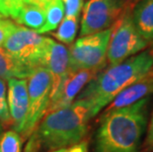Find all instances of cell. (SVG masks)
Here are the masks:
<instances>
[{"mask_svg": "<svg viewBox=\"0 0 153 152\" xmlns=\"http://www.w3.org/2000/svg\"><path fill=\"white\" fill-rule=\"evenodd\" d=\"M150 44H151V46H153V41H152V43H151Z\"/></svg>", "mask_w": 153, "mask_h": 152, "instance_id": "f1b7e54d", "label": "cell"}, {"mask_svg": "<svg viewBox=\"0 0 153 152\" xmlns=\"http://www.w3.org/2000/svg\"><path fill=\"white\" fill-rule=\"evenodd\" d=\"M91 108L87 99H76L69 106L47 113L34 131L39 144L57 150L79 143L85 137L88 122L92 119Z\"/></svg>", "mask_w": 153, "mask_h": 152, "instance_id": "3957f363", "label": "cell"}, {"mask_svg": "<svg viewBox=\"0 0 153 152\" xmlns=\"http://www.w3.org/2000/svg\"><path fill=\"white\" fill-rule=\"evenodd\" d=\"M45 9V22L44 27L38 32L39 34L51 33L55 31L60 22L65 15L64 11V5L61 0H53L51 2Z\"/></svg>", "mask_w": 153, "mask_h": 152, "instance_id": "e0dca14e", "label": "cell"}, {"mask_svg": "<svg viewBox=\"0 0 153 152\" xmlns=\"http://www.w3.org/2000/svg\"><path fill=\"white\" fill-rule=\"evenodd\" d=\"M51 88L48 71L43 66L37 67L28 78L29 112L21 137L30 136L43 119L51 102Z\"/></svg>", "mask_w": 153, "mask_h": 152, "instance_id": "52a82bcc", "label": "cell"}, {"mask_svg": "<svg viewBox=\"0 0 153 152\" xmlns=\"http://www.w3.org/2000/svg\"><path fill=\"white\" fill-rule=\"evenodd\" d=\"M126 10V0H88L83 5L80 37L112 28Z\"/></svg>", "mask_w": 153, "mask_h": 152, "instance_id": "ba28073f", "label": "cell"}, {"mask_svg": "<svg viewBox=\"0 0 153 152\" xmlns=\"http://www.w3.org/2000/svg\"><path fill=\"white\" fill-rule=\"evenodd\" d=\"M149 97L104 113L95 136V152H136L148 119Z\"/></svg>", "mask_w": 153, "mask_h": 152, "instance_id": "6da1fadb", "label": "cell"}, {"mask_svg": "<svg viewBox=\"0 0 153 152\" xmlns=\"http://www.w3.org/2000/svg\"><path fill=\"white\" fill-rule=\"evenodd\" d=\"M0 122L3 124H11L7 102V83L0 77Z\"/></svg>", "mask_w": 153, "mask_h": 152, "instance_id": "ffe728a7", "label": "cell"}, {"mask_svg": "<svg viewBox=\"0 0 153 152\" xmlns=\"http://www.w3.org/2000/svg\"><path fill=\"white\" fill-rule=\"evenodd\" d=\"M26 4V0H0V14L12 21L17 16L20 9Z\"/></svg>", "mask_w": 153, "mask_h": 152, "instance_id": "d6986e66", "label": "cell"}, {"mask_svg": "<svg viewBox=\"0 0 153 152\" xmlns=\"http://www.w3.org/2000/svg\"><path fill=\"white\" fill-rule=\"evenodd\" d=\"M143 149L147 152H153V114L148 125L147 134H146L145 140L143 142Z\"/></svg>", "mask_w": 153, "mask_h": 152, "instance_id": "603a6c76", "label": "cell"}, {"mask_svg": "<svg viewBox=\"0 0 153 152\" xmlns=\"http://www.w3.org/2000/svg\"><path fill=\"white\" fill-rule=\"evenodd\" d=\"M153 67V46L117 65L109 66L82 90L76 99H87L91 103L92 118L106 108L118 94L137 81Z\"/></svg>", "mask_w": 153, "mask_h": 152, "instance_id": "7a4b0ae2", "label": "cell"}, {"mask_svg": "<svg viewBox=\"0 0 153 152\" xmlns=\"http://www.w3.org/2000/svg\"><path fill=\"white\" fill-rule=\"evenodd\" d=\"M22 137L15 130H7L0 135V152H21Z\"/></svg>", "mask_w": 153, "mask_h": 152, "instance_id": "ac0fdd59", "label": "cell"}, {"mask_svg": "<svg viewBox=\"0 0 153 152\" xmlns=\"http://www.w3.org/2000/svg\"><path fill=\"white\" fill-rule=\"evenodd\" d=\"M7 102L13 130L22 134L29 112L28 79L10 78L7 80Z\"/></svg>", "mask_w": 153, "mask_h": 152, "instance_id": "30bf717a", "label": "cell"}, {"mask_svg": "<svg viewBox=\"0 0 153 152\" xmlns=\"http://www.w3.org/2000/svg\"><path fill=\"white\" fill-rule=\"evenodd\" d=\"M48 42V37L17 25L2 47L19 62L31 68H37L42 66Z\"/></svg>", "mask_w": 153, "mask_h": 152, "instance_id": "8992f818", "label": "cell"}, {"mask_svg": "<svg viewBox=\"0 0 153 152\" xmlns=\"http://www.w3.org/2000/svg\"><path fill=\"white\" fill-rule=\"evenodd\" d=\"M113 27L99 33L79 37L68 48L69 72L95 69L102 71L107 64V50Z\"/></svg>", "mask_w": 153, "mask_h": 152, "instance_id": "5b68a950", "label": "cell"}, {"mask_svg": "<svg viewBox=\"0 0 153 152\" xmlns=\"http://www.w3.org/2000/svg\"><path fill=\"white\" fill-rule=\"evenodd\" d=\"M61 1L64 5L65 16L79 17L84 5V0H61Z\"/></svg>", "mask_w": 153, "mask_h": 152, "instance_id": "44dd1931", "label": "cell"}, {"mask_svg": "<svg viewBox=\"0 0 153 152\" xmlns=\"http://www.w3.org/2000/svg\"><path fill=\"white\" fill-rule=\"evenodd\" d=\"M66 148H61V149H57V150H53L51 152H65Z\"/></svg>", "mask_w": 153, "mask_h": 152, "instance_id": "4316f807", "label": "cell"}, {"mask_svg": "<svg viewBox=\"0 0 153 152\" xmlns=\"http://www.w3.org/2000/svg\"><path fill=\"white\" fill-rule=\"evenodd\" d=\"M139 1V0H126V9H131L132 10L134 5Z\"/></svg>", "mask_w": 153, "mask_h": 152, "instance_id": "484cf974", "label": "cell"}, {"mask_svg": "<svg viewBox=\"0 0 153 152\" xmlns=\"http://www.w3.org/2000/svg\"><path fill=\"white\" fill-rule=\"evenodd\" d=\"M53 1V0H26V3L35 5V6H39V7H42V8H45Z\"/></svg>", "mask_w": 153, "mask_h": 152, "instance_id": "d4e9b609", "label": "cell"}, {"mask_svg": "<svg viewBox=\"0 0 153 152\" xmlns=\"http://www.w3.org/2000/svg\"><path fill=\"white\" fill-rule=\"evenodd\" d=\"M17 27V24L10 19H1L0 20V47L4 44L7 38Z\"/></svg>", "mask_w": 153, "mask_h": 152, "instance_id": "7402d4cb", "label": "cell"}, {"mask_svg": "<svg viewBox=\"0 0 153 152\" xmlns=\"http://www.w3.org/2000/svg\"><path fill=\"white\" fill-rule=\"evenodd\" d=\"M131 17L141 37L151 44L153 41V0H139L131 10Z\"/></svg>", "mask_w": 153, "mask_h": 152, "instance_id": "4fadbf2b", "label": "cell"}, {"mask_svg": "<svg viewBox=\"0 0 153 152\" xmlns=\"http://www.w3.org/2000/svg\"><path fill=\"white\" fill-rule=\"evenodd\" d=\"M65 152H88V141L83 139L79 143L67 147Z\"/></svg>", "mask_w": 153, "mask_h": 152, "instance_id": "cb8c5ba5", "label": "cell"}, {"mask_svg": "<svg viewBox=\"0 0 153 152\" xmlns=\"http://www.w3.org/2000/svg\"><path fill=\"white\" fill-rule=\"evenodd\" d=\"M153 94V67L137 81L120 91L106 107L104 113L131 106Z\"/></svg>", "mask_w": 153, "mask_h": 152, "instance_id": "7c38bea8", "label": "cell"}, {"mask_svg": "<svg viewBox=\"0 0 153 152\" xmlns=\"http://www.w3.org/2000/svg\"><path fill=\"white\" fill-rule=\"evenodd\" d=\"M79 27V17L76 16H65L58 25L53 36L58 43L71 46L75 41Z\"/></svg>", "mask_w": 153, "mask_h": 152, "instance_id": "2e32d148", "label": "cell"}, {"mask_svg": "<svg viewBox=\"0 0 153 152\" xmlns=\"http://www.w3.org/2000/svg\"><path fill=\"white\" fill-rule=\"evenodd\" d=\"M149 44H150L141 37L133 23L131 10L126 9L113 26L107 50V63L109 66L117 65L144 50Z\"/></svg>", "mask_w": 153, "mask_h": 152, "instance_id": "277c9868", "label": "cell"}, {"mask_svg": "<svg viewBox=\"0 0 153 152\" xmlns=\"http://www.w3.org/2000/svg\"><path fill=\"white\" fill-rule=\"evenodd\" d=\"M99 72H101L100 70L95 69H83L69 72L59 92L51 101L47 113L56 111L72 104L76 100L77 96L95 78Z\"/></svg>", "mask_w": 153, "mask_h": 152, "instance_id": "8fae6325", "label": "cell"}, {"mask_svg": "<svg viewBox=\"0 0 153 152\" xmlns=\"http://www.w3.org/2000/svg\"><path fill=\"white\" fill-rule=\"evenodd\" d=\"M42 66L48 71L51 81V101L53 100L69 74V54L64 44L48 38ZM51 103V102H50Z\"/></svg>", "mask_w": 153, "mask_h": 152, "instance_id": "9c48e42d", "label": "cell"}, {"mask_svg": "<svg viewBox=\"0 0 153 152\" xmlns=\"http://www.w3.org/2000/svg\"><path fill=\"white\" fill-rule=\"evenodd\" d=\"M36 68H31L19 62L0 47V77L5 80L10 78L28 79Z\"/></svg>", "mask_w": 153, "mask_h": 152, "instance_id": "5bb4252c", "label": "cell"}, {"mask_svg": "<svg viewBox=\"0 0 153 152\" xmlns=\"http://www.w3.org/2000/svg\"><path fill=\"white\" fill-rule=\"evenodd\" d=\"M1 19H6V18H4V17H3V16H2L1 14H0V20H1Z\"/></svg>", "mask_w": 153, "mask_h": 152, "instance_id": "83f0119b", "label": "cell"}, {"mask_svg": "<svg viewBox=\"0 0 153 152\" xmlns=\"http://www.w3.org/2000/svg\"><path fill=\"white\" fill-rule=\"evenodd\" d=\"M13 21L19 26L36 31L38 33L45 25V9L26 3Z\"/></svg>", "mask_w": 153, "mask_h": 152, "instance_id": "9a60e30c", "label": "cell"}]
</instances>
